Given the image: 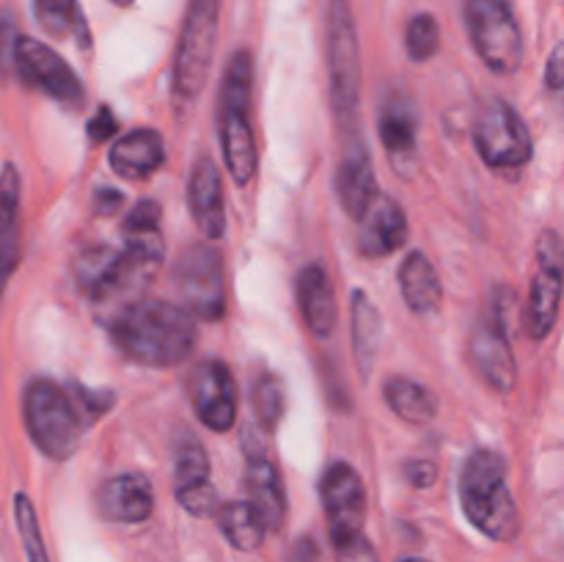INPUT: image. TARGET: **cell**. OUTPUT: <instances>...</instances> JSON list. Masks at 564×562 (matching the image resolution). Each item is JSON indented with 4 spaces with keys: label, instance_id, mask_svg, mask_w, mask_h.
Listing matches in <instances>:
<instances>
[{
    "label": "cell",
    "instance_id": "cell-1",
    "mask_svg": "<svg viewBox=\"0 0 564 562\" xmlns=\"http://www.w3.org/2000/svg\"><path fill=\"white\" fill-rule=\"evenodd\" d=\"M110 339L141 367H176L196 347V320L169 301H132L110 320Z\"/></svg>",
    "mask_w": 564,
    "mask_h": 562
},
{
    "label": "cell",
    "instance_id": "cell-2",
    "mask_svg": "<svg viewBox=\"0 0 564 562\" xmlns=\"http://www.w3.org/2000/svg\"><path fill=\"white\" fill-rule=\"evenodd\" d=\"M460 505L468 521L490 540H516L521 532L518 505L507 485V463L494 450H474L460 468Z\"/></svg>",
    "mask_w": 564,
    "mask_h": 562
},
{
    "label": "cell",
    "instance_id": "cell-3",
    "mask_svg": "<svg viewBox=\"0 0 564 562\" xmlns=\"http://www.w3.org/2000/svg\"><path fill=\"white\" fill-rule=\"evenodd\" d=\"M22 413L33 444L44 455L53 461H66L75 455L86 422H83V408L69 391L47 378L31 380L22 397Z\"/></svg>",
    "mask_w": 564,
    "mask_h": 562
},
{
    "label": "cell",
    "instance_id": "cell-4",
    "mask_svg": "<svg viewBox=\"0 0 564 562\" xmlns=\"http://www.w3.org/2000/svg\"><path fill=\"white\" fill-rule=\"evenodd\" d=\"M325 44H328L330 105L339 121H350L358 110V91H361V53H358V31L350 0L328 3Z\"/></svg>",
    "mask_w": 564,
    "mask_h": 562
},
{
    "label": "cell",
    "instance_id": "cell-5",
    "mask_svg": "<svg viewBox=\"0 0 564 562\" xmlns=\"http://www.w3.org/2000/svg\"><path fill=\"white\" fill-rule=\"evenodd\" d=\"M218 22L220 0H191L174 55V94L185 102L198 97L207 86L218 42Z\"/></svg>",
    "mask_w": 564,
    "mask_h": 562
},
{
    "label": "cell",
    "instance_id": "cell-6",
    "mask_svg": "<svg viewBox=\"0 0 564 562\" xmlns=\"http://www.w3.org/2000/svg\"><path fill=\"white\" fill-rule=\"evenodd\" d=\"M468 36L474 50L496 75H512L523 61V39L507 0H466Z\"/></svg>",
    "mask_w": 564,
    "mask_h": 562
},
{
    "label": "cell",
    "instance_id": "cell-7",
    "mask_svg": "<svg viewBox=\"0 0 564 562\" xmlns=\"http://www.w3.org/2000/svg\"><path fill=\"white\" fill-rule=\"evenodd\" d=\"M474 143L490 169L516 171L532 160V136L505 99H490L474 119Z\"/></svg>",
    "mask_w": 564,
    "mask_h": 562
},
{
    "label": "cell",
    "instance_id": "cell-8",
    "mask_svg": "<svg viewBox=\"0 0 564 562\" xmlns=\"http://www.w3.org/2000/svg\"><path fill=\"white\" fill-rule=\"evenodd\" d=\"M176 290H180L182 303L187 312L198 320L224 317L226 301V281H224V259L209 242L185 248L176 259L174 268Z\"/></svg>",
    "mask_w": 564,
    "mask_h": 562
},
{
    "label": "cell",
    "instance_id": "cell-9",
    "mask_svg": "<svg viewBox=\"0 0 564 562\" xmlns=\"http://www.w3.org/2000/svg\"><path fill=\"white\" fill-rule=\"evenodd\" d=\"M14 72L28 88L47 94L50 99L66 105V108H80L83 99H86L75 69L55 50L31 36H20V42H17Z\"/></svg>",
    "mask_w": 564,
    "mask_h": 562
},
{
    "label": "cell",
    "instance_id": "cell-10",
    "mask_svg": "<svg viewBox=\"0 0 564 562\" xmlns=\"http://www.w3.org/2000/svg\"><path fill=\"white\" fill-rule=\"evenodd\" d=\"M564 287V248L554 231H543L538 242V273L527 301V331L532 339H545L560 317Z\"/></svg>",
    "mask_w": 564,
    "mask_h": 562
},
{
    "label": "cell",
    "instance_id": "cell-11",
    "mask_svg": "<svg viewBox=\"0 0 564 562\" xmlns=\"http://www.w3.org/2000/svg\"><path fill=\"white\" fill-rule=\"evenodd\" d=\"M319 496H323L325 518L334 543L347 538H356L364 532L367 521V488L361 477L347 463H330L319 483Z\"/></svg>",
    "mask_w": 564,
    "mask_h": 562
},
{
    "label": "cell",
    "instance_id": "cell-12",
    "mask_svg": "<svg viewBox=\"0 0 564 562\" xmlns=\"http://www.w3.org/2000/svg\"><path fill=\"white\" fill-rule=\"evenodd\" d=\"M468 356H471V364L479 372V378L490 389L512 391L518 380V364L510 339H507V320L501 314L499 303L494 306V314L479 317L474 323L471 336H468Z\"/></svg>",
    "mask_w": 564,
    "mask_h": 562
},
{
    "label": "cell",
    "instance_id": "cell-13",
    "mask_svg": "<svg viewBox=\"0 0 564 562\" xmlns=\"http://www.w3.org/2000/svg\"><path fill=\"white\" fill-rule=\"evenodd\" d=\"M187 391L198 419L215 433L235 428L237 389L235 378L220 361H202L187 378Z\"/></svg>",
    "mask_w": 564,
    "mask_h": 562
},
{
    "label": "cell",
    "instance_id": "cell-14",
    "mask_svg": "<svg viewBox=\"0 0 564 562\" xmlns=\"http://www.w3.org/2000/svg\"><path fill=\"white\" fill-rule=\"evenodd\" d=\"M336 193H339L345 213L356 220H361L364 213L372 207L375 198L380 196L372 158H369V149L361 136H352L345 154H341L339 171H336Z\"/></svg>",
    "mask_w": 564,
    "mask_h": 562
},
{
    "label": "cell",
    "instance_id": "cell-15",
    "mask_svg": "<svg viewBox=\"0 0 564 562\" xmlns=\"http://www.w3.org/2000/svg\"><path fill=\"white\" fill-rule=\"evenodd\" d=\"M358 251L367 259H383L405 246L408 240V218L400 202L380 193L372 207L358 220Z\"/></svg>",
    "mask_w": 564,
    "mask_h": 562
},
{
    "label": "cell",
    "instance_id": "cell-16",
    "mask_svg": "<svg viewBox=\"0 0 564 562\" xmlns=\"http://www.w3.org/2000/svg\"><path fill=\"white\" fill-rule=\"evenodd\" d=\"M187 207H191L193 220L202 229L204 237L218 240L226 231V215H224V187H220L218 165L213 158H198L193 163L191 182H187Z\"/></svg>",
    "mask_w": 564,
    "mask_h": 562
},
{
    "label": "cell",
    "instance_id": "cell-17",
    "mask_svg": "<svg viewBox=\"0 0 564 562\" xmlns=\"http://www.w3.org/2000/svg\"><path fill=\"white\" fill-rule=\"evenodd\" d=\"M97 507L108 521L143 523L154 510V490L143 474H119L99 485Z\"/></svg>",
    "mask_w": 564,
    "mask_h": 562
},
{
    "label": "cell",
    "instance_id": "cell-18",
    "mask_svg": "<svg viewBox=\"0 0 564 562\" xmlns=\"http://www.w3.org/2000/svg\"><path fill=\"white\" fill-rule=\"evenodd\" d=\"M220 143H224V160L231 180L237 185H248L259 163L257 138L251 130V108L220 105Z\"/></svg>",
    "mask_w": 564,
    "mask_h": 562
},
{
    "label": "cell",
    "instance_id": "cell-19",
    "mask_svg": "<svg viewBox=\"0 0 564 562\" xmlns=\"http://www.w3.org/2000/svg\"><path fill=\"white\" fill-rule=\"evenodd\" d=\"M297 303H301L306 328L317 339H328L339 320V306H336L334 284L319 264H308L297 275Z\"/></svg>",
    "mask_w": 564,
    "mask_h": 562
},
{
    "label": "cell",
    "instance_id": "cell-20",
    "mask_svg": "<svg viewBox=\"0 0 564 562\" xmlns=\"http://www.w3.org/2000/svg\"><path fill=\"white\" fill-rule=\"evenodd\" d=\"M248 501L268 529H281L286 518V496L279 472L262 452H248L246 463Z\"/></svg>",
    "mask_w": 564,
    "mask_h": 562
},
{
    "label": "cell",
    "instance_id": "cell-21",
    "mask_svg": "<svg viewBox=\"0 0 564 562\" xmlns=\"http://www.w3.org/2000/svg\"><path fill=\"white\" fill-rule=\"evenodd\" d=\"M20 174L11 163L0 169V298L20 259Z\"/></svg>",
    "mask_w": 564,
    "mask_h": 562
},
{
    "label": "cell",
    "instance_id": "cell-22",
    "mask_svg": "<svg viewBox=\"0 0 564 562\" xmlns=\"http://www.w3.org/2000/svg\"><path fill=\"white\" fill-rule=\"evenodd\" d=\"M165 147L160 132L141 127L132 130L130 136L119 138L110 149V165L124 180H143V176L154 174L163 165Z\"/></svg>",
    "mask_w": 564,
    "mask_h": 562
},
{
    "label": "cell",
    "instance_id": "cell-23",
    "mask_svg": "<svg viewBox=\"0 0 564 562\" xmlns=\"http://www.w3.org/2000/svg\"><path fill=\"white\" fill-rule=\"evenodd\" d=\"M416 138L419 119L411 97L402 91H389L380 105V141H383L386 152L391 154V160L413 158Z\"/></svg>",
    "mask_w": 564,
    "mask_h": 562
},
{
    "label": "cell",
    "instance_id": "cell-24",
    "mask_svg": "<svg viewBox=\"0 0 564 562\" xmlns=\"http://www.w3.org/2000/svg\"><path fill=\"white\" fill-rule=\"evenodd\" d=\"M400 290L405 303L411 306V312L416 314L435 312L441 303V295H444L438 273H435L433 262L422 251L408 253L405 262L400 264Z\"/></svg>",
    "mask_w": 564,
    "mask_h": 562
},
{
    "label": "cell",
    "instance_id": "cell-25",
    "mask_svg": "<svg viewBox=\"0 0 564 562\" xmlns=\"http://www.w3.org/2000/svg\"><path fill=\"white\" fill-rule=\"evenodd\" d=\"M383 397L391 411L411 424L433 422L438 413V400L427 386L416 383L411 378H389L383 386Z\"/></svg>",
    "mask_w": 564,
    "mask_h": 562
},
{
    "label": "cell",
    "instance_id": "cell-26",
    "mask_svg": "<svg viewBox=\"0 0 564 562\" xmlns=\"http://www.w3.org/2000/svg\"><path fill=\"white\" fill-rule=\"evenodd\" d=\"M33 14L44 33L55 39H75L83 50L91 44L86 17L77 0H33Z\"/></svg>",
    "mask_w": 564,
    "mask_h": 562
},
{
    "label": "cell",
    "instance_id": "cell-27",
    "mask_svg": "<svg viewBox=\"0 0 564 562\" xmlns=\"http://www.w3.org/2000/svg\"><path fill=\"white\" fill-rule=\"evenodd\" d=\"M380 336H383V317H380L378 306L367 298V292H352V347H356V358L361 364L364 372L378 358Z\"/></svg>",
    "mask_w": 564,
    "mask_h": 562
},
{
    "label": "cell",
    "instance_id": "cell-28",
    "mask_svg": "<svg viewBox=\"0 0 564 562\" xmlns=\"http://www.w3.org/2000/svg\"><path fill=\"white\" fill-rule=\"evenodd\" d=\"M218 523L226 540L240 551L259 549L264 540V532H268V527L257 516L251 501H226V505H220Z\"/></svg>",
    "mask_w": 564,
    "mask_h": 562
},
{
    "label": "cell",
    "instance_id": "cell-29",
    "mask_svg": "<svg viewBox=\"0 0 564 562\" xmlns=\"http://www.w3.org/2000/svg\"><path fill=\"white\" fill-rule=\"evenodd\" d=\"M119 253L121 248L94 246L77 259V287H80L94 303H102L105 292H108L110 281H113L116 275V268H119Z\"/></svg>",
    "mask_w": 564,
    "mask_h": 562
},
{
    "label": "cell",
    "instance_id": "cell-30",
    "mask_svg": "<svg viewBox=\"0 0 564 562\" xmlns=\"http://www.w3.org/2000/svg\"><path fill=\"white\" fill-rule=\"evenodd\" d=\"M202 483H209L207 452L196 439L185 435L174 450V490H185Z\"/></svg>",
    "mask_w": 564,
    "mask_h": 562
},
{
    "label": "cell",
    "instance_id": "cell-31",
    "mask_svg": "<svg viewBox=\"0 0 564 562\" xmlns=\"http://www.w3.org/2000/svg\"><path fill=\"white\" fill-rule=\"evenodd\" d=\"M251 400L262 428L273 433V430L279 428L281 413H284V389H281V380L270 372L259 375L257 383H253Z\"/></svg>",
    "mask_w": 564,
    "mask_h": 562
},
{
    "label": "cell",
    "instance_id": "cell-32",
    "mask_svg": "<svg viewBox=\"0 0 564 562\" xmlns=\"http://www.w3.org/2000/svg\"><path fill=\"white\" fill-rule=\"evenodd\" d=\"M14 518H17V529H20V540H22V549H25L28 562H50L47 549H44V540H42V529H39L36 510H33V501L28 499L25 494L14 496Z\"/></svg>",
    "mask_w": 564,
    "mask_h": 562
},
{
    "label": "cell",
    "instance_id": "cell-33",
    "mask_svg": "<svg viewBox=\"0 0 564 562\" xmlns=\"http://www.w3.org/2000/svg\"><path fill=\"white\" fill-rule=\"evenodd\" d=\"M405 47H408V55H411L413 61H419V64H424V61H430L435 53H438L441 28L433 14L422 11V14H416L411 22H408Z\"/></svg>",
    "mask_w": 564,
    "mask_h": 562
},
{
    "label": "cell",
    "instance_id": "cell-34",
    "mask_svg": "<svg viewBox=\"0 0 564 562\" xmlns=\"http://www.w3.org/2000/svg\"><path fill=\"white\" fill-rule=\"evenodd\" d=\"M176 499H180V505L185 507L191 516H213V512H218V494H215L213 483H202V485H193V488H185V490H176Z\"/></svg>",
    "mask_w": 564,
    "mask_h": 562
},
{
    "label": "cell",
    "instance_id": "cell-35",
    "mask_svg": "<svg viewBox=\"0 0 564 562\" xmlns=\"http://www.w3.org/2000/svg\"><path fill=\"white\" fill-rule=\"evenodd\" d=\"M160 224V204L152 198H143L135 207L130 209V215L124 218V231L127 235H149V231H158Z\"/></svg>",
    "mask_w": 564,
    "mask_h": 562
},
{
    "label": "cell",
    "instance_id": "cell-36",
    "mask_svg": "<svg viewBox=\"0 0 564 562\" xmlns=\"http://www.w3.org/2000/svg\"><path fill=\"white\" fill-rule=\"evenodd\" d=\"M17 42H20V33H17L14 17L9 11H0V80L14 69Z\"/></svg>",
    "mask_w": 564,
    "mask_h": 562
},
{
    "label": "cell",
    "instance_id": "cell-37",
    "mask_svg": "<svg viewBox=\"0 0 564 562\" xmlns=\"http://www.w3.org/2000/svg\"><path fill=\"white\" fill-rule=\"evenodd\" d=\"M334 545H336V562H380L378 551H375V545L364 538V532L356 534V538L339 540V543Z\"/></svg>",
    "mask_w": 564,
    "mask_h": 562
},
{
    "label": "cell",
    "instance_id": "cell-38",
    "mask_svg": "<svg viewBox=\"0 0 564 562\" xmlns=\"http://www.w3.org/2000/svg\"><path fill=\"white\" fill-rule=\"evenodd\" d=\"M75 400L77 406H80L86 413H91V417H102V413L113 406V391L110 389L94 391V389H83V386H75Z\"/></svg>",
    "mask_w": 564,
    "mask_h": 562
},
{
    "label": "cell",
    "instance_id": "cell-39",
    "mask_svg": "<svg viewBox=\"0 0 564 562\" xmlns=\"http://www.w3.org/2000/svg\"><path fill=\"white\" fill-rule=\"evenodd\" d=\"M116 127H119V121H116L113 110L108 105H99V110L88 121V138H91V143H105L113 136Z\"/></svg>",
    "mask_w": 564,
    "mask_h": 562
},
{
    "label": "cell",
    "instance_id": "cell-40",
    "mask_svg": "<svg viewBox=\"0 0 564 562\" xmlns=\"http://www.w3.org/2000/svg\"><path fill=\"white\" fill-rule=\"evenodd\" d=\"M405 479L411 485H416V488H430L438 479V466L433 461L419 457V461L405 463Z\"/></svg>",
    "mask_w": 564,
    "mask_h": 562
},
{
    "label": "cell",
    "instance_id": "cell-41",
    "mask_svg": "<svg viewBox=\"0 0 564 562\" xmlns=\"http://www.w3.org/2000/svg\"><path fill=\"white\" fill-rule=\"evenodd\" d=\"M545 86L551 91H564V42L556 44L549 64H545Z\"/></svg>",
    "mask_w": 564,
    "mask_h": 562
},
{
    "label": "cell",
    "instance_id": "cell-42",
    "mask_svg": "<svg viewBox=\"0 0 564 562\" xmlns=\"http://www.w3.org/2000/svg\"><path fill=\"white\" fill-rule=\"evenodd\" d=\"M121 204H124V196H121L119 191H113V187H99L97 196H94V209H97V215H113Z\"/></svg>",
    "mask_w": 564,
    "mask_h": 562
},
{
    "label": "cell",
    "instance_id": "cell-43",
    "mask_svg": "<svg viewBox=\"0 0 564 562\" xmlns=\"http://www.w3.org/2000/svg\"><path fill=\"white\" fill-rule=\"evenodd\" d=\"M317 549H314L312 540H297L295 551H292V562H314Z\"/></svg>",
    "mask_w": 564,
    "mask_h": 562
},
{
    "label": "cell",
    "instance_id": "cell-44",
    "mask_svg": "<svg viewBox=\"0 0 564 562\" xmlns=\"http://www.w3.org/2000/svg\"><path fill=\"white\" fill-rule=\"evenodd\" d=\"M400 562H430V560H424V556H402Z\"/></svg>",
    "mask_w": 564,
    "mask_h": 562
},
{
    "label": "cell",
    "instance_id": "cell-45",
    "mask_svg": "<svg viewBox=\"0 0 564 562\" xmlns=\"http://www.w3.org/2000/svg\"><path fill=\"white\" fill-rule=\"evenodd\" d=\"M110 3H116V6H130L132 0H110Z\"/></svg>",
    "mask_w": 564,
    "mask_h": 562
}]
</instances>
